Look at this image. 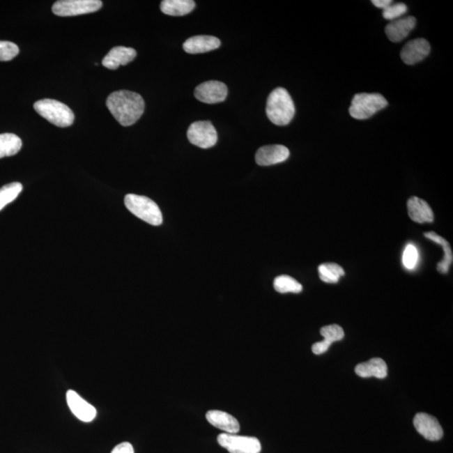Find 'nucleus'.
I'll return each mask as SVG.
<instances>
[{"label": "nucleus", "instance_id": "28", "mask_svg": "<svg viewBox=\"0 0 453 453\" xmlns=\"http://www.w3.org/2000/svg\"><path fill=\"white\" fill-rule=\"evenodd\" d=\"M18 45L10 41L0 40V61H9L19 54Z\"/></svg>", "mask_w": 453, "mask_h": 453}, {"label": "nucleus", "instance_id": "25", "mask_svg": "<svg viewBox=\"0 0 453 453\" xmlns=\"http://www.w3.org/2000/svg\"><path fill=\"white\" fill-rule=\"evenodd\" d=\"M275 290L279 293H300L302 291V286L294 278L289 275H279L274 281Z\"/></svg>", "mask_w": 453, "mask_h": 453}, {"label": "nucleus", "instance_id": "15", "mask_svg": "<svg viewBox=\"0 0 453 453\" xmlns=\"http://www.w3.org/2000/svg\"><path fill=\"white\" fill-rule=\"evenodd\" d=\"M137 52L133 48L116 47L111 49L108 54L102 59V63L105 68L116 70L121 66H125L134 61Z\"/></svg>", "mask_w": 453, "mask_h": 453}, {"label": "nucleus", "instance_id": "1", "mask_svg": "<svg viewBox=\"0 0 453 453\" xmlns=\"http://www.w3.org/2000/svg\"><path fill=\"white\" fill-rule=\"evenodd\" d=\"M107 108L123 126L133 125L145 112V101L139 94L121 90L107 98Z\"/></svg>", "mask_w": 453, "mask_h": 453}, {"label": "nucleus", "instance_id": "23", "mask_svg": "<svg viewBox=\"0 0 453 453\" xmlns=\"http://www.w3.org/2000/svg\"><path fill=\"white\" fill-rule=\"evenodd\" d=\"M22 147V139L17 135L11 133L0 135V159L17 154Z\"/></svg>", "mask_w": 453, "mask_h": 453}, {"label": "nucleus", "instance_id": "10", "mask_svg": "<svg viewBox=\"0 0 453 453\" xmlns=\"http://www.w3.org/2000/svg\"><path fill=\"white\" fill-rule=\"evenodd\" d=\"M414 427L427 440L435 442L442 439L443 429L438 419L427 413H418L414 418Z\"/></svg>", "mask_w": 453, "mask_h": 453}, {"label": "nucleus", "instance_id": "6", "mask_svg": "<svg viewBox=\"0 0 453 453\" xmlns=\"http://www.w3.org/2000/svg\"><path fill=\"white\" fill-rule=\"evenodd\" d=\"M102 6L100 0H61L52 6V12L57 16L68 17L94 13Z\"/></svg>", "mask_w": 453, "mask_h": 453}, {"label": "nucleus", "instance_id": "5", "mask_svg": "<svg viewBox=\"0 0 453 453\" xmlns=\"http://www.w3.org/2000/svg\"><path fill=\"white\" fill-rule=\"evenodd\" d=\"M388 102L380 93H358L353 97L349 114L353 118L368 119L385 109Z\"/></svg>", "mask_w": 453, "mask_h": 453}, {"label": "nucleus", "instance_id": "29", "mask_svg": "<svg viewBox=\"0 0 453 453\" xmlns=\"http://www.w3.org/2000/svg\"><path fill=\"white\" fill-rule=\"evenodd\" d=\"M418 250L413 245H408L404 251L402 262L408 270H413L418 262Z\"/></svg>", "mask_w": 453, "mask_h": 453}, {"label": "nucleus", "instance_id": "26", "mask_svg": "<svg viewBox=\"0 0 453 453\" xmlns=\"http://www.w3.org/2000/svg\"><path fill=\"white\" fill-rule=\"evenodd\" d=\"M22 189V185L19 183L8 184L0 188V211L16 199Z\"/></svg>", "mask_w": 453, "mask_h": 453}, {"label": "nucleus", "instance_id": "27", "mask_svg": "<svg viewBox=\"0 0 453 453\" xmlns=\"http://www.w3.org/2000/svg\"><path fill=\"white\" fill-rule=\"evenodd\" d=\"M407 10L408 8L405 3H392L386 9L383 10V17L385 20H390V22H393V20L401 18V16L406 13Z\"/></svg>", "mask_w": 453, "mask_h": 453}, {"label": "nucleus", "instance_id": "13", "mask_svg": "<svg viewBox=\"0 0 453 453\" xmlns=\"http://www.w3.org/2000/svg\"><path fill=\"white\" fill-rule=\"evenodd\" d=\"M67 401L72 413L82 422H90L96 417L97 410L95 407L86 402L75 391H68Z\"/></svg>", "mask_w": 453, "mask_h": 453}, {"label": "nucleus", "instance_id": "20", "mask_svg": "<svg viewBox=\"0 0 453 453\" xmlns=\"http://www.w3.org/2000/svg\"><path fill=\"white\" fill-rule=\"evenodd\" d=\"M355 373L362 378L376 377L385 378L388 374L386 362L381 358H374L368 362H361L355 368Z\"/></svg>", "mask_w": 453, "mask_h": 453}, {"label": "nucleus", "instance_id": "18", "mask_svg": "<svg viewBox=\"0 0 453 453\" xmlns=\"http://www.w3.org/2000/svg\"><path fill=\"white\" fill-rule=\"evenodd\" d=\"M407 209L410 220L418 224L434 221V213L429 204L419 197H410L407 201Z\"/></svg>", "mask_w": 453, "mask_h": 453}, {"label": "nucleus", "instance_id": "11", "mask_svg": "<svg viewBox=\"0 0 453 453\" xmlns=\"http://www.w3.org/2000/svg\"><path fill=\"white\" fill-rule=\"evenodd\" d=\"M290 151L282 145L266 146L259 148L255 155L259 166L268 167L286 162L289 158Z\"/></svg>", "mask_w": 453, "mask_h": 453}, {"label": "nucleus", "instance_id": "19", "mask_svg": "<svg viewBox=\"0 0 453 453\" xmlns=\"http://www.w3.org/2000/svg\"><path fill=\"white\" fill-rule=\"evenodd\" d=\"M320 332L324 339L313 344L312 348L313 353L316 355L326 353L332 344L344 339V329L337 324L325 326L321 328Z\"/></svg>", "mask_w": 453, "mask_h": 453}, {"label": "nucleus", "instance_id": "9", "mask_svg": "<svg viewBox=\"0 0 453 453\" xmlns=\"http://www.w3.org/2000/svg\"><path fill=\"white\" fill-rule=\"evenodd\" d=\"M194 94L197 100L205 104H218L226 100L228 96V88L224 82L208 81L197 86Z\"/></svg>", "mask_w": 453, "mask_h": 453}, {"label": "nucleus", "instance_id": "8", "mask_svg": "<svg viewBox=\"0 0 453 453\" xmlns=\"http://www.w3.org/2000/svg\"><path fill=\"white\" fill-rule=\"evenodd\" d=\"M187 138L192 145L208 149L216 145L217 133L211 122L197 121L189 127Z\"/></svg>", "mask_w": 453, "mask_h": 453}, {"label": "nucleus", "instance_id": "2", "mask_svg": "<svg viewBox=\"0 0 453 453\" xmlns=\"http://www.w3.org/2000/svg\"><path fill=\"white\" fill-rule=\"evenodd\" d=\"M295 113L294 102L286 89L278 88L272 91L267 100L266 115L274 125H289Z\"/></svg>", "mask_w": 453, "mask_h": 453}, {"label": "nucleus", "instance_id": "12", "mask_svg": "<svg viewBox=\"0 0 453 453\" xmlns=\"http://www.w3.org/2000/svg\"><path fill=\"white\" fill-rule=\"evenodd\" d=\"M431 45L425 39L418 38L410 40L402 48L401 60L407 65L420 63L429 55Z\"/></svg>", "mask_w": 453, "mask_h": 453}, {"label": "nucleus", "instance_id": "4", "mask_svg": "<svg viewBox=\"0 0 453 453\" xmlns=\"http://www.w3.org/2000/svg\"><path fill=\"white\" fill-rule=\"evenodd\" d=\"M126 208L131 213L147 224L159 226L162 224V213L158 205L146 197L128 194L125 199Z\"/></svg>", "mask_w": 453, "mask_h": 453}, {"label": "nucleus", "instance_id": "3", "mask_svg": "<svg viewBox=\"0 0 453 453\" xmlns=\"http://www.w3.org/2000/svg\"><path fill=\"white\" fill-rule=\"evenodd\" d=\"M34 109L41 117L57 127L71 126L74 122V114L68 106L55 100H41L35 102Z\"/></svg>", "mask_w": 453, "mask_h": 453}, {"label": "nucleus", "instance_id": "7", "mask_svg": "<svg viewBox=\"0 0 453 453\" xmlns=\"http://www.w3.org/2000/svg\"><path fill=\"white\" fill-rule=\"evenodd\" d=\"M217 443L230 453H259L261 444L253 436L222 433L217 436Z\"/></svg>", "mask_w": 453, "mask_h": 453}, {"label": "nucleus", "instance_id": "24", "mask_svg": "<svg viewBox=\"0 0 453 453\" xmlns=\"http://www.w3.org/2000/svg\"><path fill=\"white\" fill-rule=\"evenodd\" d=\"M319 277L326 283L339 282L340 277H344L345 271L339 265L335 263H326L318 267Z\"/></svg>", "mask_w": 453, "mask_h": 453}, {"label": "nucleus", "instance_id": "17", "mask_svg": "<svg viewBox=\"0 0 453 453\" xmlns=\"http://www.w3.org/2000/svg\"><path fill=\"white\" fill-rule=\"evenodd\" d=\"M208 422L213 427L225 431V433L237 434L240 430L238 420L232 415L221 410H209L206 414Z\"/></svg>", "mask_w": 453, "mask_h": 453}, {"label": "nucleus", "instance_id": "31", "mask_svg": "<svg viewBox=\"0 0 453 453\" xmlns=\"http://www.w3.org/2000/svg\"><path fill=\"white\" fill-rule=\"evenodd\" d=\"M392 3L393 1H391V0H373L372 1L374 6L380 8V9H383V10L386 9V8L390 6Z\"/></svg>", "mask_w": 453, "mask_h": 453}, {"label": "nucleus", "instance_id": "16", "mask_svg": "<svg viewBox=\"0 0 453 453\" xmlns=\"http://www.w3.org/2000/svg\"><path fill=\"white\" fill-rule=\"evenodd\" d=\"M221 45L217 37L211 36H197L187 39L183 44L184 51L189 54H200L216 50Z\"/></svg>", "mask_w": 453, "mask_h": 453}, {"label": "nucleus", "instance_id": "21", "mask_svg": "<svg viewBox=\"0 0 453 453\" xmlns=\"http://www.w3.org/2000/svg\"><path fill=\"white\" fill-rule=\"evenodd\" d=\"M195 6L192 0H164L160 3V10L164 15L183 16L191 13Z\"/></svg>", "mask_w": 453, "mask_h": 453}, {"label": "nucleus", "instance_id": "30", "mask_svg": "<svg viewBox=\"0 0 453 453\" xmlns=\"http://www.w3.org/2000/svg\"><path fill=\"white\" fill-rule=\"evenodd\" d=\"M111 453H135V451L130 443H122L115 447Z\"/></svg>", "mask_w": 453, "mask_h": 453}, {"label": "nucleus", "instance_id": "14", "mask_svg": "<svg viewBox=\"0 0 453 453\" xmlns=\"http://www.w3.org/2000/svg\"><path fill=\"white\" fill-rule=\"evenodd\" d=\"M415 24H417V20L413 16L401 17L387 24L385 33L392 43H399L409 36Z\"/></svg>", "mask_w": 453, "mask_h": 453}, {"label": "nucleus", "instance_id": "22", "mask_svg": "<svg viewBox=\"0 0 453 453\" xmlns=\"http://www.w3.org/2000/svg\"><path fill=\"white\" fill-rule=\"evenodd\" d=\"M425 237L428 240L433 241L443 247L444 258L442 262L438 263V270L440 274H447L453 261V254L450 244L444 238L439 236L438 234L434 232L426 233Z\"/></svg>", "mask_w": 453, "mask_h": 453}]
</instances>
